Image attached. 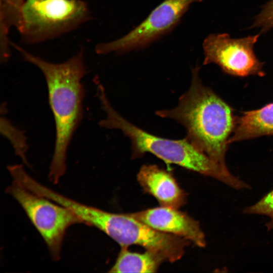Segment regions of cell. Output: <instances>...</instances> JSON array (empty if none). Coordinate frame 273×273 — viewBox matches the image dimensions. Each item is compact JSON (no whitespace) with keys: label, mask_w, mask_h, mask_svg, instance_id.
I'll return each mask as SVG.
<instances>
[{"label":"cell","mask_w":273,"mask_h":273,"mask_svg":"<svg viewBox=\"0 0 273 273\" xmlns=\"http://www.w3.org/2000/svg\"><path fill=\"white\" fill-rule=\"evenodd\" d=\"M165 259L160 255L146 250L143 253L129 251L121 247V251L110 272H155Z\"/></svg>","instance_id":"cell-11"},{"label":"cell","mask_w":273,"mask_h":273,"mask_svg":"<svg viewBox=\"0 0 273 273\" xmlns=\"http://www.w3.org/2000/svg\"><path fill=\"white\" fill-rule=\"evenodd\" d=\"M254 27L261 28L264 32L273 27V0L267 3L258 14L252 25Z\"/></svg>","instance_id":"cell-14"},{"label":"cell","mask_w":273,"mask_h":273,"mask_svg":"<svg viewBox=\"0 0 273 273\" xmlns=\"http://www.w3.org/2000/svg\"><path fill=\"white\" fill-rule=\"evenodd\" d=\"M129 214L155 230L185 239L200 247L206 246L198 222L176 208L161 206Z\"/></svg>","instance_id":"cell-8"},{"label":"cell","mask_w":273,"mask_h":273,"mask_svg":"<svg viewBox=\"0 0 273 273\" xmlns=\"http://www.w3.org/2000/svg\"><path fill=\"white\" fill-rule=\"evenodd\" d=\"M6 192L20 205L47 244L54 260L61 257V247L67 229L82 223L70 209L36 194L14 180Z\"/></svg>","instance_id":"cell-5"},{"label":"cell","mask_w":273,"mask_h":273,"mask_svg":"<svg viewBox=\"0 0 273 273\" xmlns=\"http://www.w3.org/2000/svg\"><path fill=\"white\" fill-rule=\"evenodd\" d=\"M202 0H164L129 33L114 41L96 47L98 54H123L145 48L172 31L193 3Z\"/></svg>","instance_id":"cell-6"},{"label":"cell","mask_w":273,"mask_h":273,"mask_svg":"<svg viewBox=\"0 0 273 273\" xmlns=\"http://www.w3.org/2000/svg\"><path fill=\"white\" fill-rule=\"evenodd\" d=\"M144 191L154 196L161 206L177 209L186 200V194L173 176L155 165H145L137 176Z\"/></svg>","instance_id":"cell-9"},{"label":"cell","mask_w":273,"mask_h":273,"mask_svg":"<svg viewBox=\"0 0 273 273\" xmlns=\"http://www.w3.org/2000/svg\"><path fill=\"white\" fill-rule=\"evenodd\" d=\"M273 135V102L260 108L243 111L237 116L229 144L264 135Z\"/></svg>","instance_id":"cell-10"},{"label":"cell","mask_w":273,"mask_h":273,"mask_svg":"<svg viewBox=\"0 0 273 273\" xmlns=\"http://www.w3.org/2000/svg\"><path fill=\"white\" fill-rule=\"evenodd\" d=\"M1 132L10 142L16 155L26 165H29L26 158L28 149L27 139L23 130L15 126L5 116L1 118Z\"/></svg>","instance_id":"cell-12"},{"label":"cell","mask_w":273,"mask_h":273,"mask_svg":"<svg viewBox=\"0 0 273 273\" xmlns=\"http://www.w3.org/2000/svg\"><path fill=\"white\" fill-rule=\"evenodd\" d=\"M13 46L24 60L37 67L45 78L56 129L49 178L57 184L65 172L67 150L83 116L85 89L81 80L86 73L83 53L80 51L64 62L54 63L17 44Z\"/></svg>","instance_id":"cell-1"},{"label":"cell","mask_w":273,"mask_h":273,"mask_svg":"<svg viewBox=\"0 0 273 273\" xmlns=\"http://www.w3.org/2000/svg\"><path fill=\"white\" fill-rule=\"evenodd\" d=\"M243 213L267 217L266 228L268 231H273V189L254 204L245 207Z\"/></svg>","instance_id":"cell-13"},{"label":"cell","mask_w":273,"mask_h":273,"mask_svg":"<svg viewBox=\"0 0 273 273\" xmlns=\"http://www.w3.org/2000/svg\"><path fill=\"white\" fill-rule=\"evenodd\" d=\"M97 96L106 118L99 124L102 127L121 130L131 143L132 157L147 153L154 154L166 163L174 164L202 174L212 177L231 188L238 178L217 164L198 149L186 138L174 140L159 137L136 126L121 116L111 106L102 83L96 86Z\"/></svg>","instance_id":"cell-3"},{"label":"cell","mask_w":273,"mask_h":273,"mask_svg":"<svg viewBox=\"0 0 273 273\" xmlns=\"http://www.w3.org/2000/svg\"><path fill=\"white\" fill-rule=\"evenodd\" d=\"M199 67L192 69L190 86L171 109L156 114L173 119L187 131L186 138L198 149L225 169V155L237 123L234 109L210 88L199 75Z\"/></svg>","instance_id":"cell-2"},{"label":"cell","mask_w":273,"mask_h":273,"mask_svg":"<svg viewBox=\"0 0 273 273\" xmlns=\"http://www.w3.org/2000/svg\"><path fill=\"white\" fill-rule=\"evenodd\" d=\"M259 34L241 38L227 33L211 34L203 41V65L214 63L224 73L237 77L265 75L263 63L255 55L253 47Z\"/></svg>","instance_id":"cell-7"},{"label":"cell","mask_w":273,"mask_h":273,"mask_svg":"<svg viewBox=\"0 0 273 273\" xmlns=\"http://www.w3.org/2000/svg\"><path fill=\"white\" fill-rule=\"evenodd\" d=\"M90 16L81 0H25L16 27L25 42L33 44L74 30Z\"/></svg>","instance_id":"cell-4"}]
</instances>
